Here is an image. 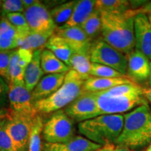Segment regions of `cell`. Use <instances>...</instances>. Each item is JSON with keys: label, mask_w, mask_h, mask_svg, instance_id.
Here are the masks:
<instances>
[{"label": "cell", "mask_w": 151, "mask_h": 151, "mask_svg": "<svg viewBox=\"0 0 151 151\" xmlns=\"http://www.w3.org/2000/svg\"><path fill=\"white\" fill-rule=\"evenodd\" d=\"M139 10L122 14L101 13L102 40L126 55L135 49L134 18Z\"/></svg>", "instance_id": "obj_1"}, {"label": "cell", "mask_w": 151, "mask_h": 151, "mask_svg": "<svg viewBox=\"0 0 151 151\" xmlns=\"http://www.w3.org/2000/svg\"><path fill=\"white\" fill-rule=\"evenodd\" d=\"M97 97L98 116L122 114L139 106L148 104L144 90L134 83L120 85L108 90L94 92Z\"/></svg>", "instance_id": "obj_2"}, {"label": "cell", "mask_w": 151, "mask_h": 151, "mask_svg": "<svg viewBox=\"0 0 151 151\" xmlns=\"http://www.w3.org/2000/svg\"><path fill=\"white\" fill-rule=\"evenodd\" d=\"M122 132L116 145L136 150L151 143V110L148 104L124 113Z\"/></svg>", "instance_id": "obj_3"}, {"label": "cell", "mask_w": 151, "mask_h": 151, "mask_svg": "<svg viewBox=\"0 0 151 151\" xmlns=\"http://www.w3.org/2000/svg\"><path fill=\"white\" fill-rule=\"evenodd\" d=\"M124 124L123 114L101 115L79 122V133L102 146L116 144Z\"/></svg>", "instance_id": "obj_4"}, {"label": "cell", "mask_w": 151, "mask_h": 151, "mask_svg": "<svg viewBox=\"0 0 151 151\" xmlns=\"http://www.w3.org/2000/svg\"><path fill=\"white\" fill-rule=\"evenodd\" d=\"M85 81L75 71L70 69L66 73L63 84L51 96L34 103L40 115L50 114L71 104L83 91Z\"/></svg>", "instance_id": "obj_5"}, {"label": "cell", "mask_w": 151, "mask_h": 151, "mask_svg": "<svg viewBox=\"0 0 151 151\" xmlns=\"http://www.w3.org/2000/svg\"><path fill=\"white\" fill-rule=\"evenodd\" d=\"M74 121L61 109L52 113L43 127V137L47 143H65L76 136Z\"/></svg>", "instance_id": "obj_6"}, {"label": "cell", "mask_w": 151, "mask_h": 151, "mask_svg": "<svg viewBox=\"0 0 151 151\" xmlns=\"http://www.w3.org/2000/svg\"><path fill=\"white\" fill-rule=\"evenodd\" d=\"M90 57L92 63L107 66L122 74L127 76V56L102 39H98L92 43Z\"/></svg>", "instance_id": "obj_7"}, {"label": "cell", "mask_w": 151, "mask_h": 151, "mask_svg": "<svg viewBox=\"0 0 151 151\" xmlns=\"http://www.w3.org/2000/svg\"><path fill=\"white\" fill-rule=\"evenodd\" d=\"M36 116L13 113L9 111L6 128L16 151H28L30 132Z\"/></svg>", "instance_id": "obj_8"}, {"label": "cell", "mask_w": 151, "mask_h": 151, "mask_svg": "<svg viewBox=\"0 0 151 151\" xmlns=\"http://www.w3.org/2000/svg\"><path fill=\"white\" fill-rule=\"evenodd\" d=\"M64 110L75 122H81L97 117L98 106L95 92L83 90Z\"/></svg>", "instance_id": "obj_9"}, {"label": "cell", "mask_w": 151, "mask_h": 151, "mask_svg": "<svg viewBox=\"0 0 151 151\" xmlns=\"http://www.w3.org/2000/svg\"><path fill=\"white\" fill-rule=\"evenodd\" d=\"M23 14L31 32H55L56 25L50 16V11L41 1H38L32 6L26 9Z\"/></svg>", "instance_id": "obj_10"}, {"label": "cell", "mask_w": 151, "mask_h": 151, "mask_svg": "<svg viewBox=\"0 0 151 151\" xmlns=\"http://www.w3.org/2000/svg\"><path fill=\"white\" fill-rule=\"evenodd\" d=\"M9 86V111L13 113L31 116L39 114L32 101V92L26 88L24 84L10 83Z\"/></svg>", "instance_id": "obj_11"}, {"label": "cell", "mask_w": 151, "mask_h": 151, "mask_svg": "<svg viewBox=\"0 0 151 151\" xmlns=\"http://www.w3.org/2000/svg\"><path fill=\"white\" fill-rule=\"evenodd\" d=\"M135 49L151 60V23L148 16L139 12L134 18Z\"/></svg>", "instance_id": "obj_12"}, {"label": "cell", "mask_w": 151, "mask_h": 151, "mask_svg": "<svg viewBox=\"0 0 151 151\" xmlns=\"http://www.w3.org/2000/svg\"><path fill=\"white\" fill-rule=\"evenodd\" d=\"M127 56L128 78L137 84L148 81L150 72V60L136 49Z\"/></svg>", "instance_id": "obj_13"}, {"label": "cell", "mask_w": 151, "mask_h": 151, "mask_svg": "<svg viewBox=\"0 0 151 151\" xmlns=\"http://www.w3.org/2000/svg\"><path fill=\"white\" fill-rule=\"evenodd\" d=\"M66 73H51L43 76L32 92V103L46 99L54 94L63 84Z\"/></svg>", "instance_id": "obj_14"}, {"label": "cell", "mask_w": 151, "mask_h": 151, "mask_svg": "<svg viewBox=\"0 0 151 151\" xmlns=\"http://www.w3.org/2000/svg\"><path fill=\"white\" fill-rule=\"evenodd\" d=\"M102 147L83 136L76 135L65 143H44L42 151H97Z\"/></svg>", "instance_id": "obj_15"}, {"label": "cell", "mask_w": 151, "mask_h": 151, "mask_svg": "<svg viewBox=\"0 0 151 151\" xmlns=\"http://www.w3.org/2000/svg\"><path fill=\"white\" fill-rule=\"evenodd\" d=\"M54 35L65 39L69 43L73 51L90 50L93 42L87 37L81 26L71 27H56Z\"/></svg>", "instance_id": "obj_16"}, {"label": "cell", "mask_w": 151, "mask_h": 151, "mask_svg": "<svg viewBox=\"0 0 151 151\" xmlns=\"http://www.w3.org/2000/svg\"><path fill=\"white\" fill-rule=\"evenodd\" d=\"M20 37L16 27L6 17L0 19V51L19 48Z\"/></svg>", "instance_id": "obj_17"}, {"label": "cell", "mask_w": 151, "mask_h": 151, "mask_svg": "<svg viewBox=\"0 0 151 151\" xmlns=\"http://www.w3.org/2000/svg\"><path fill=\"white\" fill-rule=\"evenodd\" d=\"M42 50L43 49H39L34 51L32 60L26 68L24 72V86L31 92L44 74L41 66V54Z\"/></svg>", "instance_id": "obj_18"}, {"label": "cell", "mask_w": 151, "mask_h": 151, "mask_svg": "<svg viewBox=\"0 0 151 151\" xmlns=\"http://www.w3.org/2000/svg\"><path fill=\"white\" fill-rule=\"evenodd\" d=\"M96 1L78 0L75 4L69 20L62 27H71L81 26L90 16L95 9Z\"/></svg>", "instance_id": "obj_19"}, {"label": "cell", "mask_w": 151, "mask_h": 151, "mask_svg": "<svg viewBox=\"0 0 151 151\" xmlns=\"http://www.w3.org/2000/svg\"><path fill=\"white\" fill-rule=\"evenodd\" d=\"M90 50L73 51L69 60L70 69L75 71L84 81L91 77L90 69L92 62L90 61Z\"/></svg>", "instance_id": "obj_20"}, {"label": "cell", "mask_w": 151, "mask_h": 151, "mask_svg": "<svg viewBox=\"0 0 151 151\" xmlns=\"http://www.w3.org/2000/svg\"><path fill=\"white\" fill-rule=\"evenodd\" d=\"M129 78H97L90 77L85 81L83 90L88 92H100L120 85L132 83Z\"/></svg>", "instance_id": "obj_21"}, {"label": "cell", "mask_w": 151, "mask_h": 151, "mask_svg": "<svg viewBox=\"0 0 151 151\" xmlns=\"http://www.w3.org/2000/svg\"><path fill=\"white\" fill-rule=\"evenodd\" d=\"M45 48L50 50L58 59L69 67V60L73 50L65 39L53 35L49 39Z\"/></svg>", "instance_id": "obj_22"}, {"label": "cell", "mask_w": 151, "mask_h": 151, "mask_svg": "<svg viewBox=\"0 0 151 151\" xmlns=\"http://www.w3.org/2000/svg\"><path fill=\"white\" fill-rule=\"evenodd\" d=\"M41 66L44 74L67 73L71 69L70 67L46 48H43L41 51Z\"/></svg>", "instance_id": "obj_23"}, {"label": "cell", "mask_w": 151, "mask_h": 151, "mask_svg": "<svg viewBox=\"0 0 151 151\" xmlns=\"http://www.w3.org/2000/svg\"><path fill=\"white\" fill-rule=\"evenodd\" d=\"M54 35V32H30L20 40L19 48L28 49L32 51L43 49L50 37Z\"/></svg>", "instance_id": "obj_24"}, {"label": "cell", "mask_w": 151, "mask_h": 151, "mask_svg": "<svg viewBox=\"0 0 151 151\" xmlns=\"http://www.w3.org/2000/svg\"><path fill=\"white\" fill-rule=\"evenodd\" d=\"M44 123L42 116L38 114L33 120L32 126L29 134L28 151H42L43 145L41 138L43 137Z\"/></svg>", "instance_id": "obj_25"}, {"label": "cell", "mask_w": 151, "mask_h": 151, "mask_svg": "<svg viewBox=\"0 0 151 151\" xmlns=\"http://www.w3.org/2000/svg\"><path fill=\"white\" fill-rule=\"evenodd\" d=\"M130 4L126 0H97L95 9L100 13L122 14L130 10Z\"/></svg>", "instance_id": "obj_26"}, {"label": "cell", "mask_w": 151, "mask_h": 151, "mask_svg": "<svg viewBox=\"0 0 151 151\" xmlns=\"http://www.w3.org/2000/svg\"><path fill=\"white\" fill-rule=\"evenodd\" d=\"M76 1H69L57 6L50 11L56 27L64 26L70 19Z\"/></svg>", "instance_id": "obj_27"}, {"label": "cell", "mask_w": 151, "mask_h": 151, "mask_svg": "<svg viewBox=\"0 0 151 151\" xmlns=\"http://www.w3.org/2000/svg\"><path fill=\"white\" fill-rule=\"evenodd\" d=\"M84 32L86 33L92 41L101 33V13L94 9L90 16L81 25Z\"/></svg>", "instance_id": "obj_28"}, {"label": "cell", "mask_w": 151, "mask_h": 151, "mask_svg": "<svg viewBox=\"0 0 151 151\" xmlns=\"http://www.w3.org/2000/svg\"><path fill=\"white\" fill-rule=\"evenodd\" d=\"M4 17L8 19L9 21L16 27L20 35V40L31 32L24 15L22 13L9 14Z\"/></svg>", "instance_id": "obj_29"}, {"label": "cell", "mask_w": 151, "mask_h": 151, "mask_svg": "<svg viewBox=\"0 0 151 151\" xmlns=\"http://www.w3.org/2000/svg\"><path fill=\"white\" fill-rule=\"evenodd\" d=\"M90 76L91 77L97 78H128L127 76L122 74L112 68L92 62L90 69Z\"/></svg>", "instance_id": "obj_30"}, {"label": "cell", "mask_w": 151, "mask_h": 151, "mask_svg": "<svg viewBox=\"0 0 151 151\" xmlns=\"http://www.w3.org/2000/svg\"><path fill=\"white\" fill-rule=\"evenodd\" d=\"M24 72H25V69L20 67L18 64V57H17L16 50L11 58L10 64V69H9L10 83L15 85L24 84Z\"/></svg>", "instance_id": "obj_31"}, {"label": "cell", "mask_w": 151, "mask_h": 151, "mask_svg": "<svg viewBox=\"0 0 151 151\" xmlns=\"http://www.w3.org/2000/svg\"><path fill=\"white\" fill-rule=\"evenodd\" d=\"M15 50L0 51V76L9 85L10 83V64Z\"/></svg>", "instance_id": "obj_32"}, {"label": "cell", "mask_w": 151, "mask_h": 151, "mask_svg": "<svg viewBox=\"0 0 151 151\" xmlns=\"http://www.w3.org/2000/svg\"><path fill=\"white\" fill-rule=\"evenodd\" d=\"M6 118L0 122V151H16L7 131Z\"/></svg>", "instance_id": "obj_33"}, {"label": "cell", "mask_w": 151, "mask_h": 151, "mask_svg": "<svg viewBox=\"0 0 151 151\" xmlns=\"http://www.w3.org/2000/svg\"><path fill=\"white\" fill-rule=\"evenodd\" d=\"M24 8L22 0H4L2 1L1 5V17L13 13H23Z\"/></svg>", "instance_id": "obj_34"}, {"label": "cell", "mask_w": 151, "mask_h": 151, "mask_svg": "<svg viewBox=\"0 0 151 151\" xmlns=\"http://www.w3.org/2000/svg\"><path fill=\"white\" fill-rule=\"evenodd\" d=\"M9 84L0 76V110H8L9 108Z\"/></svg>", "instance_id": "obj_35"}, {"label": "cell", "mask_w": 151, "mask_h": 151, "mask_svg": "<svg viewBox=\"0 0 151 151\" xmlns=\"http://www.w3.org/2000/svg\"><path fill=\"white\" fill-rule=\"evenodd\" d=\"M17 57H18V64L20 67L26 69L28 65L31 62L33 58L34 51L28 49L19 48L16 49Z\"/></svg>", "instance_id": "obj_36"}, {"label": "cell", "mask_w": 151, "mask_h": 151, "mask_svg": "<svg viewBox=\"0 0 151 151\" xmlns=\"http://www.w3.org/2000/svg\"><path fill=\"white\" fill-rule=\"evenodd\" d=\"M22 2L24 8V11H25L26 9L30 8L35 4H37L38 1L37 0H22Z\"/></svg>", "instance_id": "obj_37"}, {"label": "cell", "mask_w": 151, "mask_h": 151, "mask_svg": "<svg viewBox=\"0 0 151 151\" xmlns=\"http://www.w3.org/2000/svg\"><path fill=\"white\" fill-rule=\"evenodd\" d=\"M139 11L146 14H148V16H151V1H149L146 5L143 6L142 8L139 9Z\"/></svg>", "instance_id": "obj_38"}, {"label": "cell", "mask_w": 151, "mask_h": 151, "mask_svg": "<svg viewBox=\"0 0 151 151\" xmlns=\"http://www.w3.org/2000/svg\"><path fill=\"white\" fill-rule=\"evenodd\" d=\"M143 90H144V96L147 101L151 103V88L143 89Z\"/></svg>", "instance_id": "obj_39"}, {"label": "cell", "mask_w": 151, "mask_h": 151, "mask_svg": "<svg viewBox=\"0 0 151 151\" xmlns=\"http://www.w3.org/2000/svg\"><path fill=\"white\" fill-rule=\"evenodd\" d=\"M8 110H0V122L7 118L9 113Z\"/></svg>", "instance_id": "obj_40"}, {"label": "cell", "mask_w": 151, "mask_h": 151, "mask_svg": "<svg viewBox=\"0 0 151 151\" xmlns=\"http://www.w3.org/2000/svg\"><path fill=\"white\" fill-rule=\"evenodd\" d=\"M116 145L115 144H111V145H107V146H103L102 148L99 149L97 151H111L113 148H115Z\"/></svg>", "instance_id": "obj_41"}, {"label": "cell", "mask_w": 151, "mask_h": 151, "mask_svg": "<svg viewBox=\"0 0 151 151\" xmlns=\"http://www.w3.org/2000/svg\"><path fill=\"white\" fill-rule=\"evenodd\" d=\"M111 151H134V150H130L129 148H124V147H122V146H115V148H113Z\"/></svg>", "instance_id": "obj_42"}, {"label": "cell", "mask_w": 151, "mask_h": 151, "mask_svg": "<svg viewBox=\"0 0 151 151\" xmlns=\"http://www.w3.org/2000/svg\"><path fill=\"white\" fill-rule=\"evenodd\" d=\"M150 76H149L148 78V85L151 88V60H150Z\"/></svg>", "instance_id": "obj_43"}, {"label": "cell", "mask_w": 151, "mask_h": 151, "mask_svg": "<svg viewBox=\"0 0 151 151\" xmlns=\"http://www.w3.org/2000/svg\"><path fill=\"white\" fill-rule=\"evenodd\" d=\"M146 151H151V143L150 145H149L148 148H147V149L146 150Z\"/></svg>", "instance_id": "obj_44"}, {"label": "cell", "mask_w": 151, "mask_h": 151, "mask_svg": "<svg viewBox=\"0 0 151 151\" xmlns=\"http://www.w3.org/2000/svg\"><path fill=\"white\" fill-rule=\"evenodd\" d=\"M1 5H2V1H0V13L1 11Z\"/></svg>", "instance_id": "obj_45"}, {"label": "cell", "mask_w": 151, "mask_h": 151, "mask_svg": "<svg viewBox=\"0 0 151 151\" xmlns=\"http://www.w3.org/2000/svg\"><path fill=\"white\" fill-rule=\"evenodd\" d=\"M148 18H149V20H150V23H151V16H148Z\"/></svg>", "instance_id": "obj_46"}]
</instances>
